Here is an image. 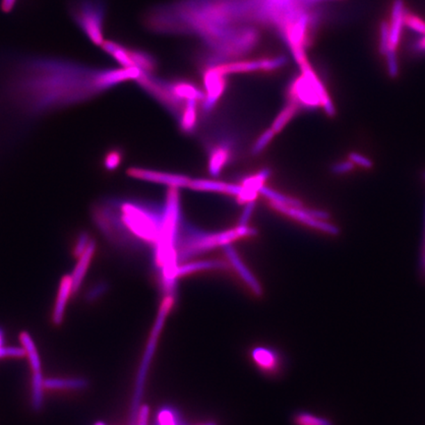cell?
Returning a JSON list of instances; mask_svg holds the SVG:
<instances>
[{
	"label": "cell",
	"mask_w": 425,
	"mask_h": 425,
	"mask_svg": "<svg viewBox=\"0 0 425 425\" xmlns=\"http://www.w3.org/2000/svg\"><path fill=\"white\" fill-rule=\"evenodd\" d=\"M16 2L17 0H1L0 6H1L2 11L10 12L15 6Z\"/></svg>",
	"instance_id": "obj_38"
},
{
	"label": "cell",
	"mask_w": 425,
	"mask_h": 425,
	"mask_svg": "<svg viewBox=\"0 0 425 425\" xmlns=\"http://www.w3.org/2000/svg\"><path fill=\"white\" fill-rule=\"evenodd\" d=\"M271 175L272 172L270 168H264L256 175L243 178L241 182L242 191L239 196H236L237 204L246 205L248 202L255 201L258 197L259 190L264 186L266 180H268Z\"/></svg>",
	"instance_id": "obj_11"
},
{
	"label": "cell",
	"mask_w": 425,
	"mask_h": 425,
	"mask_svg": "<svg viewBox=\"0 0 425 425\" xmlns=\"http://www.w3.org/2000/svg\"><path fill=\"white\" fill-rule=\"evenodd\" d=\"M129 58L132 66L138 68L142 72L154 74L158 70V61L155 56H152L150 52L144 49H130L129 47Z\"/></svg>",
	"instance_id": "obj_20"
},
{
	"label": "cell",
	"mask_w": 425,
	"mask_h": 425,
	"mask_svg": "<svg viewBox=\"0 0 425 425\" xmlns=\"http://www.w3.org/2000/svg\"><path fill=\"white\" fill-rule=\"evenodd\" d=\"M45 379L42 372H35L32 377V396H31V403L33 410L40 412L44 406Z\"/></svg>",
	"instance_id": "obj_25"
},
{
	"label": "cell",
	"mask_w": 425,
	"mask_h": 425,
	"mask_svg": "<svg viewBox=\"0 0 425 425\" xmlns=\"http://www.w3.org/2000/svg\"><path fill=\"white\" fill-rule=\"evenodd\" d=\"M259 194L267 198L268 200L281 204V205L291 206V207H303V203L298 199L284 195L281 192L265 186V185L259 190Z\"/></svg>",
	"instance_id": "obj_26"
},
{
	"label": "cell",
	"mask_w": 425,
	"mask_h": 425,
	"mask_svg": "<svg viewBox=\"0 0 425 425\" xmlns=\"http://www.w3.org/2000/svg\"><path fill=\"white\" fill-rule=\"evenodd\" d=\"M269 205L277 212L284 214V216L298 220L301 224L308 225L313 229L319 230L323 232H326V234H334V236L339 234L338 227L327 222L330 216L324 211L303 207H291V206L281 205V204L271 201H269Z\"/></svg>",
	"instance_id": "obj_7"
},
{
	"label": "cell",
	"mask_w": 425,
	"mask_h": 425,
	"mask_svg": "<svg viewBox=\"0 0 425 425\" xmlns=\"http://www.w3.org/2000/svg\"><path fill=\"white\" fill-rule=\"evenodd\" d=\"M353 168H355V163L353 161L350 160L341 161V163H335L332 168V172L336 175H344V173L351 172Z\"/></svg>",
	"instance_id": "obj_36"
},
{
	"label": "cell",
	"mask_w": 425,
	"mask_h": 425,
	"mask_svg": "<svg viewBox=\"0 0 425 425\" xmlns=\"http://www.w3.org/2000/svg\"><path fill=\"white\" fill-rule=\"evenodd\" d=\"M348 160L353 161L355 165L360 166L362 168H370L372 167V161L367 159V157L360 155L358 153L350 154Z\"/></svg>",
	"instance_id": "obj_37"
},
{
	"label": "cell",
	"mask_w": 425,
	"mask_h": 425,
	"mask_svg": "<svg viewBox=\"0 0 425 425\" xmlns=\"http://www.w3.org/2000/svg\"><path fill=\"white\" fill-rule=\"evenodd\" d=\"M24 63L19 70L18 91L37 109L63 106L104 92L102 70L54 58L29 59Z\"/></svg>",
	"instance_id": "obj_1"
},
{
	"label": "cell",
	"mask_w": 425,
	"mask_h": 425,
	"mask_svg": "<svg viewBox=\"0 0 425 425\" xmlns=\"http://www.w3.org/2000/svg\"><path fill=\"white\" fill-rule=\"evenodd\" d=\"M275 136H276V133L274 132L272 128L266 129L265 131L261 133L260 136L254 142L252 148H251V154L253 156L260 155L264 151L266 147L275 138Z\"/></svg>",
	"instance_id": "obj_28"
},
{
	"label": "cell",
	"mask_w": 425,
	"mask_h": 425,
	"mask_svg": "<svg viewBox=\"0 0 425 425\" xmlns=\"http://www.w3.org/2000/svg\"><path fill=\"white\" fill-rule=\"evenodd\" d=\"M157 425H180V419L173 408H161L157 417Z\"/></svg>",
	"instance_id": "obj_30"
},
{
	"label": "cell",
	"mask_w": 425,
	"mask_h": 425,
	"mask_svg": "<svg viewBox=\"0 0 425 425\" xmlns=\"http://www.w3.org/2000/svg\"><path fill=\"white\" fill-rule=\"evenodd\" d=\"M299 109L300 108H299L298 104L289 101L287 106H284L281 113H280L279 115H277V118H275L274 121H273L271 128L274 130L276 134H279V133L287 127V123L293 120L294 116L296 115Z\"/></svg>",
	"instance_id": "obj_27"
},
{
	"label": "cell",
	"mask_w": 425,
	"mask_h": 425,
	"mask_svg": "<svg viewBox=\"0 0 425 425\" xmlns=\"http://www.w3.org/2000/svg\"><path fill=\"white\" fill-rule=\"evenodd\" d=\"M3 342H4L3 331H2L1 329H0V348H1L2 346H3Z\"/></svg>",
	"instance_id": "obj_39"
},
{
	"label": "cell",
	"mask_w": 425,
	"mask_h": 425,
	"mask_svg": "<svg viewBox=\"0 0 425 425\" xmlns=\"http://www.w3.org/2000/svg\"><path fill=\"white\" fill-rule=\"evenodd\" d=\"M173 92L177 95L178 98L187 102L189 99H196V101L202 102L205 99V92L202 91L200 88L196 86L193 83L185 80L170 81Z\"/></svg>",
	"instance_id": "obj_21"
},
{
	"label": "cell",
	"mask_w": 425,
	"mask_h": 425,
	"mask_svg": "<svg viewBox=\"0 0 425 425\" xmlns=\"http://www.w3.org/2000/svg\"><path fill=\"white\" fill-rule=\"evenodd\" d=\"M70 14L73 21L88 40L99 47L104 40V19L106 6L104 0H71Z\"/></svg>",
	"instance_id": "obj_4"
},
{
	"label": "cell",
	"mask_w": 425,
	"mask_h": 425,
	"mask_svg": "<svg viewBox=\"0 0 425 425\" xmlns=\"http://www.w3.org/2000/svg\"><path fill=\"white\" fill-rule=\"evenodd\" d=\"M232 158V146L223 142L213 146L209 155L208 170L212 177H218Z\"/></svg>",
	"instance_id": "obj_16"
},
{
	"label": "cell",
	"mask_w": 425,
	"mask_h": 425,
	"mask_svg": "<svg viewBox=\"0 0 425 425\" xmlns=\"http://www.w3.org/2000/svg\"><path fill=\"white\" fill-rule=\"evenodd\" d=\"M198 103H200V102L196 101V99H189V101H187L182 118L178 120L180 129L185 134H191L195 130L197 118H198V113H197Z\"/></svg>",
	"instance_id": "obj_24"
},
{
	"label": "cell",
	"mask_w": 425,
	"mask_h": 425,
	"mask_svg": "<svg viewBox=\"0 0 425 425\" xmlns=\"http://www.w3.org/2000/svg\"><path fill=\"white\" fill-rule=\"evenodd\" d=\"M187 189L194 190V191L216 192V193L236 197L242 191V185L197 178V179H191Z\"/></svg>",
	"instance_id": "obj_13"
},
{
	"label": "cell",
	"mask_w": 425,
	"mask_h": 425,
	"mask_svg": "<svg viewBox=\"0 0 425 425\" xmlns=\"http://www.w3.org/2000/svg\"><path fill=\"white\" fill-rule=\"evenodd\" d=\"M287 58L284 56H273V58H261L253 59H239L218 64V67L225 75L244 74L253 72H272L281 70L287 63Z\"/></svg>",
	"instance_id": "obj_8"
},
{
	"label": "cell",
	"mask_w": 425,
	"mask_h": 425,
	"mask_svg": "<svg viewBox=\"0 0 425 425\" xmlns=\"http://www.w3.org/2000/svg\"><path fill=\"white\" fill-rule=\"evenodd\" d=\"M255 201H251L246 203V207H244L241 217H239V225H248L249 220H250L251 216H252L254 210H255Z\"/></svg>",
	"instance_id": "obj_35"
},
{
	"label": "cell",
	"mask_w": 425,
	"mask_h": 425,
	"mask_svg": "<svg viewBox=\"0 0 425 425\" xmlns=\"http://www.w3.org/2000/svg\"><path fill=\"white\" fill-rule=\"evenodd\" d=\"M89 386V382L83 377L71 378L45 379V388L56 391H82Z\"/></svg>",
	"instance_id": "obj_19"
},
{
	"label": "cell",
	"mask_w": 425,
	"mask_h": 425,
	"mask_svg": "<svg viewBox=\"0 0 425 425\" xmlns=\"http://www.w3.org/2000/svg\"><path fill=\"white\" fill-rule=\"evenodd\" d=\"M74 294L73 291L72 280L70 275L64 276L59 284L58 296L54 303V311H52V322L54 325H61L63 322L65 315L66 306L70 296Z\"/></svg>",
	"instance_id": "obj_15"
},
{
	"label": "cell",
	"mask_w": 425,
	"mask_h": 425,
	"mask_svg": "<svg viewBox=\"0 0 425 425\" xmlns=\"http://www.w3.org/2000/svg\"><path fill=\"white\" fill-rule=\"evenodd\" d=\"M251 358L259 369L268 375L277 374L281 367V360L276 351L265 346L254 348Z\"/></svg>",
	"instance_id": "obj_14"
},
{
	"label": "cell",
	"mask_w": 425,
	"mask_h": 425,
	"mask_svg": "<svg viewBox=\"0 0 425 425\" xmlns=\"http://www.w3.org/2000/svg\"><path fill=\"white\" fill-rule=\"evenodd\" d=\"M21 346L25 351L26 356L29 360L30 367L32 369L33 374L35 372H42V362H40V356L38 351L37 346L32 336L28 332H22L20 334Z\"/></svg>",
	"instance_id": "obj_22"
},
{
	"label": "cell",
	"mask_w": 425,
	"mask_h": 425,
	"mask_svg": "<svg viewBox=\"0 0 425 425\" xmlns=\"http://www.w3.org/2000/svg\"><path fill=\"white\" fill-rule=\"evenodd\" d=\"M173 305H175V296H173V294H167L161 301L158 318H157L156 324L154 326L153 332H152L151 338H150L143 360H142L141 367L139 369L138 376H137L136 390H135L134 400H133L132 403V417H135V419H136L137 412H138L140 399H141L142 392H143L145 379H146L150 362H151L152 356L155 351L157 342L160 337L161 329H163L166 319H167L168 313L173 310Z\"/></svg>",
	"instance_id": "obj_5"
},
{
	"label": "cell",
	"mask_w": 425,
	"mask_h": 425,
	"mask_svg": "<svg viewBox=\"0 0 425 425\" xmlns=\"http://www.w3.org/2000/svg\"><path fill=\"white\" fill-rule=\"evenodd\" d=\"M121 160H122V154H121L120 150L109 151L104 157V168L108 170H115L120 165Z\"/></svg>",
	"instance_id": "obj_33"
},
{
	"label": "cell",
	"mask_w": 425,
	"mask_h": 425,
	"mask_svg": "<svg viewBox=\"0 0 425 425\" xmlns=\"http://www.w3.org/2000/svg\"><path fill=\"white\" fill-rule=\"evenodd\" d=\"M227 267H229V266H227V263L217 260L196 261V262L184 263V264L178 265L177 277L178 279V278L195 274L197 272L212 270H225L227 269Z\"/></svg>",
	"instance_id": "obj_18"
},
{
	"label": "cell",
	"mask_w": 425,
	"mask_h": 425,
	"mask_svg": "<svg viewBox=\"0 0 425 425\" xmlns=\"http://www.w3.org/2000/svg\"><path fill=\"white\" fill-rule=\"evenodd\" d=\"M424 252H425V241H424Z\"/></svg>",
	"instance_id": "obj_41"
},
{
	"label": "cell",
	"mask_w": 425,
	"mask_h": 425,
	"mask_svg": "<svg viewBox=\"0 0 425 425\" xmlns=\"http://www.w3.org/2000/svg\"><path fill=\"white\" fill-rule=\"evenodd\" d=\"M136 81L145 92L151 95L159 103L163 104L177 120L182 118L186 102L178 98L173 92L170 81L160 79L154 74L142 72Z\"/></svg>",
	"instance_id": "obj_6"
},
{
	"label": "cell",
	"mask_w": 425,
	"mask_h": 425,
	"mask_svg": "<svg viewBox=\"0 0 425 425\" xmlns=\"http://www.w3.org/2000/svg\"><path fill=\"white\" fill-rule=\"evenodd\" d=\"M257 234V230L249 225H237L234 229L224 232H207L182 223L177 241L178 261L189 260L199 254L208 252L220 246L224 248L239 239L256 236Z\"/></svg>",
	"instance_id": "obj_3"
},
{
	"label": "cell",
	"mask_w": 425,
	"mask_h": 425,
	"mask_svg": "<svg viewBox=\"0 0 425 425\" xmlns=\"http://www.w3.org/2000/svg\"><path fill=\"white\" fill-rule=\"evenodd\" d=\"M127 175L136 179L167 185L168 187H177V189H185V187L187 189L191 182V178L186 175L157 172V170L140 168H129L127 170Z\"/></svg>",
	"instance_id": "obj_10"
},
{
	"label": "cell",
	"mask_w": 425,
	"mask_h": 425,
	"mask_svg": "<svg viewBox=\"0 0 425 425\" xmlns=\"http://www.w3.org/2000/svg\"><path fill=\"white\" fill-rule=\"evenodd\" d=\"M92 239L90 237L89 234L86 232H80L79 236L76 239L74 246H73V255L75 258H79L84 251L86 250L88 246Z\"/></svg>",
	"instance_id": "obj_32"
},
{
	"label": "cell",
	"mask_w": 425,
	"mask_h": 425,
	"mask_svg": "<svg viewBox=\"0 0 425 425\" xmlns=\"http://www.w3.org/2000/svg\"><path fill=\"white\" fill-rule=\"evenodd\" d=\"M94 211L99 230L111 241L135 239L155 246L163 225V207L142 201H109Z\"/></svg>",
	"instance_id": "obj_2"
},
{
	"label": "cell",
	"mask_w": 425,
	"mask_h": 425,
	"mask_svg": "<svg viewBox=\"0 0 425 425\" xmlns=\"http://www.w3.org/2000/svg\"><path fill=\"white\" fill-rule=\"evenodd\" d=\"M95 425H106V424H104V422H97V424Z\"/></svg>",
	"instance_id": "obj_40"
},
{
	"label": "cell",
	"mask_w": 425,
	"mask_h": 425,
	"mask_svg": "<svg viewBox=\"0 0 425 425\" xmlns=\"http://www.w3.org/2000/svg\"><path fill=\"white\" fill-rule=\"evenodd\" d=\"M206 425H215V424H206Z\"/></svg>",
	"instance_id": "obj_42"
},
{
	"label": "cell",
	"mask_w": 425,
	"mask_h": 425,
	"mask_svg": "<svg viewBox=\"0 0 425 425\" xmlns=\"http://www.w3.org/2000/svg\"><path fill=\"white\" fill-rule=\"evenodd\" d=\"M294 422L296 425H333L330 420L310 412H299L294 417Z\"/></svg>",
	"instance_id": "obj_29"
},
{
	"label": "cell",
	"mask_w": 425,
	"mask_h": 425,
	"mask_svg": "<svg viewBox=\"0 0 425 425\" xmlns=\"http://www.w3.org/2000/svg\"><path fill=\"white\" fill-rule=\"evenodd\" d=\"M317 1H319V0H317Z\"/></svg>",
	"instance_id": "obj_43"
},
{
	"label": "cell",
	"mask_w": 425,
	"mask_h": 425,
	"mask_svg": "<svg viewBox=\"0 0 425 425\" xmlns=\"http://www.w3.org/2000/svg\"><path fill=\"white\" fill-rule=\"evenodd\" d=\"M223 248H224L225 255H227V260L230 261V265L234 268V270L236 271L239 277L246 282V286L253 291L255 296H260L261 294H262V287H261L256 278L253 276L252 273H251L248 268L244 265V263L242 262L241 257H239L234 246H232V244H227V246H225Z\"/></svg>",
	"instance_id": "obj_12"
},
{
	"label": "cell",
	"mask_w": 425,
	"mask_h": 425,
	"mask_svg": "<svg viewBox=\"0 0 425 425\" xmlns=\"http://www.w3.org/2000/svg\"><path fill=\"white\" fill-rule=\"evenodd\" d=\"M227 75L222 72L217 65L204 68L203 83L205 89V99L202 102V111L210 113L224 95L227 86Z\"/></svg>",
	"instance_id": "obj_9"
},
{
	"label": "cell",
	"mask_w": 425,
	"mask_h": 425,
	"mask_svg": "<svg viewBox=\"0 0 425 425\" xmlns=\"http://www.w3.org/2000/svg\"><path fill=\"white\" fill-rule=\"evenodd\" d=\"M403 23L408 26L410 29L419 32L420 34L425 35V21L419 18V16L415 15V14L410 13V12H405V16H403Z\"/></svg>",
	"instance_id": "obj_31"
},
{
	"label": "cell",
	"mask_w": 425,
	"mask_h": 425,
	"mask_svg": "<svg viewBox=\"0 0 425 425\" xmlns=\"http://www.w3.org/2000/svg\"><path fill=\"white\" fill-rule=\"evenodd\" d=\"M96 242H95L94 239H92L86 250L78 258L77 264H76L72 274L70 275L74 294L79 291L83 282H84L88 270H89L90 265H91L92 259L94 257L95 253H96Z\"/></svg>",
	"instance_id": "obj_17"
},
{
	"label": "cell",
	"mask_w": 425,
	"mask_h": 425,
	"mask_svg": "<svg viewBox=\"0 0 425 425\" xmlns=\"http://www.w3.org/2000/svg\"><path fill=\"white\" fill-rule=\"evenodd\" d=\"M106 289H108V286H106V282H98V284H95V286H93L91 289L88 291L85 299H86L87 301H90V303L97 300V299L101 298L102 296H104Z\"/></svg>",
	"instance_id": "obj_34"
},
{
	"label": "cell",
	"mask_w": 425,
	"mask_h": 425,
	"mask_svg": "<svg viewBox=\"0 0 425 425\" xmlns=\"http://www.w3.org/2000/svg\"><path fill=\"white\" fill-rule=\"evenodd\" d=\"M101 47L111 58L118 61L121 67H132L131 61L129 58V47H125L120 42L106 40H104Z\"/></svg>",
	"instance_id": "obj_23"
}]
</instances>
